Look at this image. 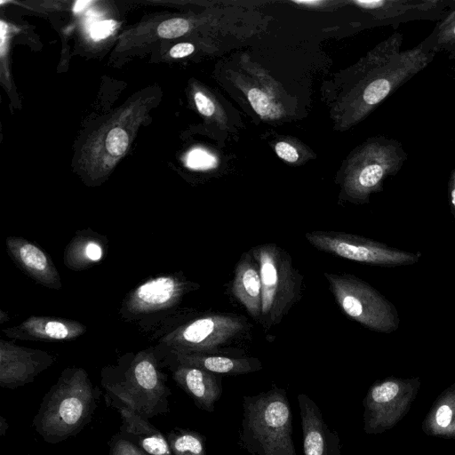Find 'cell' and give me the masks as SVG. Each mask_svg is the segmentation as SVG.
<instances>
[{
    "instance_id": "obj_29",
    "label": "cell",
    "mask_w": 455,
    "mask_h": 455,
    "mask_svg": "<svg viewBox=\"0 0 455 455\" xmlns=\"http://www.w3.org/2000/svg\"><path fill=\"white\" fill-rule=\"evenodd\" d=\"M275 149L277 156L288 163H295L299 159L297 149L288 142H278Z\"/></svg>"
},
{
    "instance_id": "obj_33",
    "label": "cell",
    "mask_w": 455,
    "mask_h": 455,
    "mask_svg": "<svg viewBox=\"0 0 455 455\" xmlns=\"http://www.w3.org/2000/svg\"><path fill=\"white\" fill-rule=\"evenodd\" d=\"M90 4H92V1H88V0H79V1H76L75 3V4H74L73 12H80L83 9L87 7V5H89Z\"/></svg>"
},
{
    "instance_id": "obj_17",
    "label": "cell",
    "mask_w": 455,
    "mask_h": 455,
    "mask_svg": "<svg viewBox=\"0 0 455 455\" xmlns=\"http://www.w3.org/2000/svg\"><path fill=\"white\" fill-rule=\"evenodd\" d=\"M231 291L253 318H260L262 285L259 267L251 252L243 254L236 264Z\"/></svg>"
},
{
    "instance_id": "obj_14",
    "label": "cell",
    "mask_w": 455,
    "mask_h": 455,
    "mask_svg": "<svg viewBox=\"0 0 455 455\" xmlns=\"http://www.w3.org/2000/svg\"><path fill=\"white\" fill-rule=\"evenodd\" d=\"M172 378L197 408L208 412L214 411L215 403L222 394L221 377L219 374L177 363Z\"/></svg>"
},
{
    "instance_id": "obj_24",
    "label": "cell",
    "mask_w": 455,
    "mask_h": 455,
    "mask_svg": "<svg viewBox=\"0 0 455 455\" xmlns=\"http://www.w3.org/2000/svg\"><path fill=\"white\" fill-rule=\"evenodd\" d=\"M108 455H149L136 443L117 433L108 442Z\"/></svg>"
},
{
    "instance_id": "obj_2",
    "label": "cell",
    "mask_w": 455,
    "mask_h": 455,
    "mask_svg": "<svg viewBox=\"0 0 455 455\" xmlns=\"http://www.w3.org/2000/svg\"><path fill=\"white\" fill-rule=\"evenodd\" d=\"M239 442L252 455H297L292 440V414L284 389L243 398Z\"/></svg>"
},
{
    "instance_id": "obj_12",
    "label": "cell",
    "mask_w": 455,
    "mask_h": 455,
    "mask_svg": "<svg viewBox=\"0 0 455 455\" xmlns=\"http://www.w3.org/2000/svg\"><path fill=\"white\" fill-rule=\"evenodd\" d=\"M186 291V283L175 275H161L134 289L125 300L128 312L140 315L172 307Z\"/></svg>"
},
{
    "instance_id": "obj_18",
    "label": "cell",
    "mask_w": 455,
    "mask_h": 455,
    "mask_svg": "<svg viewBox=\"0 0 455 455\" xmlns=\"http://www.w3.org/2000/svg\"><path fill=\"white\" fill-rule=\"evenodd\" d=\"M173 353L178 364L200 368L219 375L245 374L262 368L257 358L231 357L206 353Z\"/></svg>"
},
{
    "instance_id": "obj_34",
    "label": "cell",
    "mask_w": 455,
    "mask_h": 455,
    "mask_svg": "<svg viewBox=\"0 0 455 455\" xmlns=\"http://www.w3.org/2000/svg\"><path fill=\"white\" fill-rule=\"evenodd\" d=\"M8 429V423L6 419L0 416V436H4Z\"/></svg>"
},
{
    "instance_id": "obj_11",
    "label": "cell",
    "mask_w": 455,
    "mask_h": 455,
    "mask_svg": "<svg viewBox=\"0 0 455 455\" xmlns=\"http://www.w3.org/2000/svg\"><path fill=\"white\" fill-rule=\"evenodd\" d=\"M304 455H341L338 433L326 424L318 405L307 395L299 394Z\"/></svg>"
},
{
    "instance_id": "obj_20",
    "label": "cell",
    "mask_w": 455,
    "mask_h": 455,
    "mask_svg": "<svg viewBox=\"0 0 455 455\" xmlns=\"http://www.w3.org/2000/svg\"><path fill=\"white\" fill-rule=\"evenodd\" d=\"M165 436L172 455H207L206 438L199 432L175 427Z\"/></svg>"
},
{
    "instance_id": "obj_31",
    "label": "cell",
    "mask_w": 455,
    "mask_h": 455,
    "mask_svg": "<svg viewBox=\"0 0 455 455\" xmlns=\"http://www.w3.org/2000/svg\"><path fill=\"white\" fill-rule=\"evenodd\" d=\"M195 50V47L190 43H180L175 44L170 50V56L174 59L183 58L191 54Z\"/></svg>"
},
{
    "instance_id": "obj_35",
    "label": "cell",
    "mask_w": 455,
    "mask_h": 455,
    "mask_svg": "<svg viewBox=\"0 0 455 455\" xmlns=\"http://www.w3.org/2000/svg\"><path fill=\"white\" fill-rule=\"evenodd\" d=\"M297 4H319L321 1H296Z\"/></svg>"
},
{
    "instance_id": "obj_26",
    "label": "cell",
    "mask_w": 455,
    "mask_h": 455,
    "mask_svg": "<svg viewBox=\"0 0 455 455\" xmlns=\"http://www.w3.org/2000/svg\"><path fill=\"white\" fill-rule=\"evenodd\" d=\"M216 164V158L200 148L190 151L187 157V165L195 170H208L214 168Z\"/></svg>"
},
{
    "instance_id": "obj_5",
    "label": "cell",
    "mask_w": 455,
    "mask_h": 455,
    "mask_svg": "<svg viewBox=\"0 0 455 455\" xmlns=\"http://www.w3.org/2000/svg\"><path fill=\"white\" fill-rule=\"evenodd\" d=\"M337 304L350 318L379 332H392L399 325L394 306L378 291L349 274L324 273Z\"/></svg>"
},
{
    "instance_id": "obj_6",
    "label": "cell",
    "mask_w": 455,
    "mask_h": 455,
    "mask_svg": "<svg viewBox=\"0 0 455 455\" xmlns=\"http://www.w3.org/2000/svg\"><path fill=\"white\" fill-rule=\"evenodd\" d=\"M420 386L418 377H388L374 382L363 401L364 433L378 435L395 427L410 411Z\"/></svg>"
},
{
    "instance_id": "obj_4",
    "label": "cell",
    "mask_w": 455,
    "mask_h": 455,
    "mask_svg": "<svg viewBox=\"0 0 455 455\" xmlns=\"http://www.w3.org/2000/svg\"><path fill=\"white\" fill-rule=\"evenodd\" d=\"M251 253L259 264L262 285L259 321L267 330L278 323L298 300L302 277L288 252L275 243L258 245Z\"/></svg>"
},
{
    "instance_id": "obj_30",
    "label": "cell",
    "mask_w": 455,
    "mask_h": 455,
    "mask_svg": "<svg viewBox=\"0 0 455 455\" xmlns=\"http://www.w3.org/2000/svg\"><path fill=\"white\" fill-rule=\"evenodd\" d=\"M116 22L114 20H103L97 23L92 29V37L94 40H101L108 36L114 31Z\"/></svg>"
},
{
    "instance_id": "obj_7",
    "label": "cell",
    "mask_w": 455,
    "mask_h": 455,
    "mask_svg": "<svg viewBox=\"0 0 455 455\" xmlns=\"http://www.w3.org/2000/svg\"><path fill=\"white\" fill-rule=\"evenodd\" d=\"M407 159L401 143L383 139L366 145L358 154L346 181L352 198L363 200L381 188L384 180L395 174Z\"/></svg>"
},
{
    "instance_id": "obj_23",
    "label": "cell",
    "mask_w": 455,
    "mask_h": 455,
    "mask_svg": "<svg viewBox=\"0 0 455 455\" xmlns=\"http://www.w3.org/2000/svg\"><path fill=\"white\" fill-rule=\"evenodd\" d=\"M105 146L108 153L115 157L122 156L129 146V135L122 127H114L107 134Z\"/></svg>"
},
{
    "instance_id": "obj_16",
    "label": "cell",
    "mask_w": 455,
    "mask_h": 455,
    "mask_svg": "<svg viewBox=\"0 0 455 455\" xmlns=\"http://www.w3.org/2000/svg\"><path fill=\"white\" fill-rule=\"evenodd\" d=\"M79 322L52 316H30L4 332L13 338L34 340H71L85 332Z\"/></svg>"
},
{
    "instance_id": "obj_36",
    "label": "cell",
    "mask_w": 455,
    "mask_h": 455,
    "mask_svg": "<svg viewBox=\"0 0 455 455\" xmlns=\"http://www.w3.org/2000/svg\"><path fill=\"white\" fill-rule=\"evenodd\" d=\"M26 455H31V454H26Z\"/></svg>"
},
{
    "instance_id": "obj_28",
    "label": "cell",
    "mask_w": 455,
    "mask_h": 455,
    "mask_svg": "<svg viewBox=\"0 0 455 455\" xmlns=\"http://www.w3.org/2000/svg\"><path fill=\"white\" fill-rule=\"evenodd\" d=\"M194 100L198 111L205 116H212L215 111V106L212 100L208 98L202 92H196L194 95Z\"/></svg>"
},
{
    "instance_id": "obj_9",
    "label": "cell",
    "mask_w": 455,
    "mask_h": 455,
    "mask_svg": "<svg viewBox=\"0 0 455 455\" xmlns=\"http://www.w3.org/2000/svg\"><path fill=\"white\" fill-rule=\"evenodd\" d=\"M244 323L240 315L212 314L180 326L167 334L163 342L172 347L173 352L213 354L240 335Z\"/></svg>"
},
{
    "instance_id": "obj_22",
    "label": "cell",
    "mask_w": 455,
    "mask_h": 455,
    "mask_svg": "<svg viewBox=\"0 0 455 455\" xmlns=\"http://www.w3.org/2000/svg\"><path fill=\"white\" fill-rule=\"evenodd\" d=\"M247 97L252 108L261 117L275 118L279 116V109L272 104L270 99L259 89H251Z\"/></svg>"
},
{
    "instance_id": "obj_3",
    "label": "cell",
    "mask_w": 455,
    "mask_h": 455,
    "mask_svg": "<svg viewBox=\"0 0 455 455\" xmlns=\"http://www.w3.org/2000/svg\"><path fill=\"white\" fill-rule=\"evenodd\" d=\"M101 385L105 400L116 401L148 419L169 411L172 392L152 353L137 354L122 372H107Z\"/></svg>"
},
{
    "instance_id": "obj_25",
    "label": "cell",
    "mask_w": 455,
    "mask_h": 455,
    "mask_svg": "<svg viewBox=\"0 0 455 455\" xmlns=\"http://www.w3.org/2000/svg\"><path fill=\"white\" fill-rule=\"evenodd\" d=\"M189 23L181 18H173L161 22L157 27V34L163 38H175L188 32Z\"/></svg>"
},
{
    "instance_id": "obj_19",
    "label": "cell",
    "mask_w": 455,
    "mask_h": 455,
    "mask_svg": "<svg viewBox=\"0 0 455 455\" xmlns=\"http://www.w3.org/2000/svg\"><path fill=\"white\" fill-rule=\"evenodd\" d=\"M421 429L429 436L455 440V383L435 398Z\"/></svg>"
},
{
    "instance_id": "obj_1",
    "label": "cell",
    "mask_w": 455,
    "mask_h": 455,
    "mask_svg": "<svg viewBox=\"0 0 455 455\" xmlns=\"http://www.w3.org/2000/svg\"><path fill=\"white\" fill-rule=\"evenodd\" d=\"M100 393L84 369L64 370L43 397L32 421L35 431L52 444L77 435L92 420Z\"/></svg>"
},
{
    "instance_id": "obj_15",
    "label": "cell",
    "mask_w": 455,
    "mask_h": 455,
    "mask_svg": "<svg viewBox=\"0 0 455 455\" xmlns=\"http://www.w3.org/2000/svg\"><path fill=\"white\" fill-rule=\"evenodd\" d=\"M108 406L117 410L122 419L119 433L149 455H172L166 436L149 420L130 408L111 400Z\"/></svg>"
},
{
    "instance_id": "obj_27",
    "label": "cell",
    "mask_w": 455,
    "mask_h": 455,
    "mask_svg": "<svg viewBox=\"0 0 455 455\" xmlns=\"http://www.w3.org/2000/svg\"><path fill=\"white\" fill-rule=\"evenodd\" d=\"M82 257L90 262H96L102 257V247L93 240H88L82 247Z\"/></svg>"
},
{
    "instance_id": "obj_13",
    "label": "cell",
    "mask_w": 455,
    "mask_h": 455,
    "mask_svg": "<svg viewBox=\"0 0 455 455\" xmlns=\"http://www.w3.org/2000/svg\"><path fill=\"white\" fill-rule=\"evenodd\" d=\"M6 247L13 260L35 281L49 288L61 287L51 258L37 245L22 237H7Z\"/></svg>"
},
{
    "instance_id": "obj_32",
    "label": "cell",
    "mask_w": 455,
    "mask_h": 455,
    "mask_svg": "<svg viewBox=\"0 0 455 455\" xmlns=\"http://www.w3.org/2000/svg\"><path fill=\"white\" fill-rule=\"evenodd\" d=\"M450 192H451V204L455 209V168L453 169L451 175Z\"/></svg>"
},
{
    "instance_id": "obj_21",
    "label": "cell",
    "mask_w": 455,
    "mask_h": 455,
    "mask_svg": "<svg viewBox=\"0 0 455 455\" xmlns=\"http://www.w3.org/2000/svg\"><path fill=\"white\" fill-rule=\"evenodd\" d=\"M429 52H455V10L438 21L433 31L420 42Z\"/></svg>"
},
{
    "instance_id": "obj_10",
    "label": "cell",
    "mask_w": 455,
    "mask_h": 455,
    "mask_svg": "<svg viewBox=\"0 0 455 455\" xmlns=\"http://www.w3.org/2000/svg\"><path fill=\"white\" fill-rule=\"evenodd\" d=\"M53 362L52 357L34 349L0 341V386L14 389L34 381Z\"/></svg>"
},
{
    "instance_id": "obj_8",
    "label": "cell",
    "mask_w": 455,
    "mask_h": 455,
    "mask_svg": "<svg viewBox=\"0 0 455 455\" xmlns=\"http://www.w3.org/2000/svg\"><path fill=\"white\" fill-rule=\"evenodd\" d=\"M306 239L316 249L336 256L373 265L403 266L419 261L420 254L404 251L356 235L312 231Z\"/></svg>"
}]
</instances>
